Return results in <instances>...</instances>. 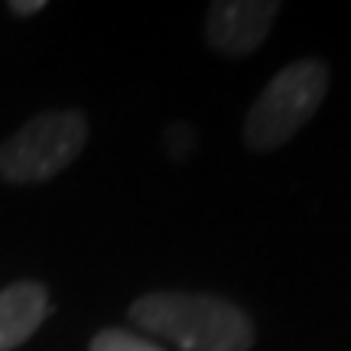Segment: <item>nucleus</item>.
Masks as SVG:
<instances>
[{"instance_id":"obj_1","label":"nucleus","mask_w":351,"mask_h":351,"mask_svg":"<svg viewBox=\"0 0 351 351\" xmlns=\"http://www.w3.org/2000/svg\"><path fill=\"white\" fill-rule=\"evenodd\" d=\"M130 322L182 351H247L254 345L244 309L212 293H147L130 306Z\"/></svg>"},{"instance_id":"obj_2","label":"nucleus","mask_w":351,"mask_h":351,"mask_svg":"<svg viewBox=\"0 0 351 351\" xmlns=\"http://www.w3.org/2000/svg\"><path fill=\"white\" fill-rule=\"evenodd\" d=\"M328 91V69L315 59L287 65L276 72L244 121V140L254 150H276L296 137Z\"/></svg>"},{"instance_id":"obj_3","label":"nucleus","mask_w":351,"mask_h":351,"mask_svg":"<svg viewBox=\"0 0 351 351\" xmlns=\"http://www.w3.org/2000/svg\"><path fill=\"white\" fill-rule=\"evenodd\" d=\"M88 140V124L78 111H46L26 121L0 143V179L46 182L75 160Z\"/></svg>"},{"instance_id":"obj_4","label":"nucleus","mask_w":351,"mask_h":351,"mask_svg":"<svg viewBox=\"0 0 351 351\" xmlns=\"http://www.w3.org/2000/svg\"><path fill=\"white\" fill-rule=\"evenodd\" d=\"M276 13L280 3L274 0H215L205 16V36L225 56H247L261 49Z\"/></svg>"},{"instance_id":"obj_5","label":"nucleus","mask_w":351,"mask_h":351,"mask_svg":"<svg viewBox=\"0 0 351 351\" xmlns=\"http://www.w3.org/2000/svg\"><path fill=\"white\" fill-rule=\"evenodd\" d=\"M49 315V293L36 280L0 289V351L20 348Z\"/></svg>"},{"instance_id":"obj_6","label":"nucleus","mask_w":351,"mask_h":351,"mask_svg":"<svg viewBox=\"0 0 351 351\" xmlns=\"http://www.w3.org/2000/svg\"><path fill=\"white\" fill-rule=\"evenodd\" d=\"M88 351H163V348L134 335V332H124V328H104V332H98L91 339Z\"/></svg>"},{"instance_id":"obj_7","label":"nucleus","mask_w":351,"mask_h":351,"mask_svg":"<svg viewBox=\"0 0 351 351\" xmlns=\"http://www.w3.org/2000/svg\"><path fill=\"white\" fill-rule=\"evenodd\" d=\"M10 10L16 13V16H33V13L46 10V3H43V0H13Z\"/></svg>"}]
</instances>
